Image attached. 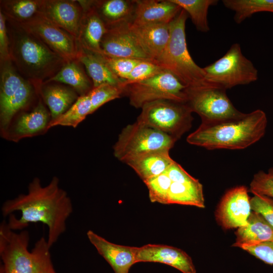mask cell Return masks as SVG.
Returning <instances> with one entry per match:
<instances>
[{
	"label": "cell",
	"instance_id": "cell-10",
	"mask_svg": "<svg viewBox=\"0 0 273 273\" xmlns=\"http://www.w3.org/2000/svg\"><path fill=\"white\" fill-rule=\"evenodd\" d=\"M186 92V103L202 121L227 119L243 113L233 105L223 88L208 84L187 87Z\"/></svg>",
	"mask_w": 273,
	"mask_h": 273
},
{
	"label": "cell",
	"instance_id": "cell-36",
	"mask_svg": "<svg viewBox=\"0 0 273 273\" xmlns=\"http://www.w3.org/2000/svg\"><path fill=\"white\" fill-rule=\"evenodd\" d=\"M166 70L156 61L143 60L132 70L123 84L124 86L152 77Z\"/></svg>",
	"mask_w": 273,
	"mask_h": 273
},
{
	"label": "cell",
	"instance_id": "cell-21",
	"mask_svg": "<svg viewBox=\"0 0 273 273\" xmlns=\"http://www.w3.org/2000/svg\"><path fill=\"white\" fill-rule=\"evenodd\" d=\"M76 59L82 64L91 79L93 88L103 84H109L123 88V84L125 80L119 78L110 69L101 54L88 50L77 43Z\"/></svg>",
	"mask_w": 273,
	"mask_h": 273
},
{
	"label": "cell",
	"instance_id": "cell-14",
	"mask_svg": "<svg viewBox=\"0 0 273 273\" xmlns=\"http://www.w3.org/2000/svg\"><path fill=\"white\" fill-rule=\"evenodd\" d=\"M51 121L50 111L39 100L31 111L23 112L13 120L2 136L7 140L18 142L24 138L41 134L49 129Z\"/></svg>",
	"mask_w": 273,
	"mask_h": 273
},
{
	"label": "cell",
	"instance_id": "cell-24",
	"mask_svg": "<svg viewBox=\"0 0 273 273\" xmlns=\"http://www.w3.org/2000/svg\"><path fill=\"white\" fill-rule=\"evenodd\" d=\"M236 242L232 245L241 248L273 240V228L259 213L252 210L247 223L235 232Z\"/></svg>",
	"mask_w": 273,
	"mask_h": 273
},
{
	"label": "cell",
	"instance_id": "cell-29",
	"mask_svg": "<svg viewBox=\"0 0 273 273\" xmlns=\"http://www.w3.org/2000/svg\"><path fill=\"white\" fill-rule=\"evenodd\" d=\"M1 11L6 18L17 23L27 21L40 14L44 0H3Z\"/></svg>",
	"mask_w": 273,
	"mask_h": 273
},
{
	"label": "cell",
	"instance_id": "cell-31",
	"mask_svg": "<svg viewBox=\"0 0 273 273\" xmlns=\"http://www.w3.org/2000/svg\"><path fill=\"white\" fill-rule=\"evenodd\" d=\"M189 15L198 31L207 32L210 30L207 19L209 8L216 5L217 0H171Z\"/></svg>",
	"mask_w": 273,
	"mask_h": 273
},
{
	"label": "cell",
	"instance_id": "cell-9",
	"mask_svg": "<svg viewBox=\"0 0 273 273\" xmlns=\"http://www.w3.org/2000/svg\"><path fill=\"white\" fill-rule=\"evenodd\" d=\"M187 86L170 71L165 70L147 79L123 86V95L135 108L160 100L186 103Z\"/></svg>",
	"mask_w": 273,
	"mask_h": 273
},
{
	"label": "cell",
	"instance_id": "cell-13",
	"mask_svg": "<svg viewBox=\"0 0 273 273\" xmlns=\"http://www.w3.org/2000/svg\"><path fill=\"white\" fill-rule=\"evenodd\" d=\"M130 24L122 22L107 26V31L101 42L102 54L115 57L151 60L138 43L131 31Z\"/></svg>",
	"mask_w": 273,
	"mask_h": 273
},
{
	"label": "cell",
	"instance_id": "cell-43",
	"mask_svg": "<svg viewBox=\"0 0 273 273\" xmlns=\"http://www.w3.org/2000/svg\"><path fill=\"white\" fill-rule=\"evenodd\" d=\"M49 273H56L54 269H53L52 270H51V271H50Z\"/></svg>",
	"mask_w": 273,
	"mask_h": 273
},
{
	"label": "cell",
	"instance_id": "cell-40",
	"mask_svg": "<svg viewBox=\"0 0 273 273\" xmlns=\"http://www.w3.org/2000/svg\"><path fill=\"white\" fill-rule=\"evenodd\" d=\"M241 248L264 263L273 265V240Z\"/></svg>",
	"mask_w": 273,
	"mask_h": 273
},
{
	"label": "cell",
	"instance_id": "cell-38",
	"mask_svg": "<svg viewBox=\"0 0 273 273\" xmlns=\"http://www.w3.org/2000/svg\"><path fill=\"white\" fill-rule=\"evenodd\" d=\"M250 191L254 195L273 199V168L267 172L261 170L255 174L250 184Z\"/></svg>",
	"mask_w": 273,
	"mask_h": 273
},
{
	"label": "cell",
	"instance_id": "cell-7",
	"mask_svg": "<svg viewBox=\"0 0 273 273\" xmlns=\"http://www.w3.org/2000/svg\"><path fill=\"white\" fill-rule=\"evenodd\" d=\"M136 122L178 140L191 127L192 111L186 103L160 100L144 105Z\"/></svg>",
	"mask_w": 273,
	"mask_h": 273
},
{
	"label": "cell",
	"instance_id": "cell-32",
	"mask_svg": "<svg viewBox=\"0 0 273 273\" xmlns=\"http://www.w3.org/2000/svg\"><path fill=\"white\" fill-rule=\"evenodd\" d=\"M222 3L235 12L234 20L237 24L258 12L273 13V0H223Z\"/></svg>",
	"mask_w": 273,
	"mask_h": 273
},
{
	"label": "cell",
	"instance_id": "cell-5",
	"mask_svg": "<svg viewBox=\"0 0 273 273\" xmlns=\"http://www.w3.org/2000/svg\"><path fill=\"white\" fill-rule=\"evenodd\" d=\"M188 17L187 13L181 9L170 22L169 40L156 61L188 87L208 85L203 68L194 62L187 48L185 29Z\"/></svg>",
	"mask_w": 273,
	"mask_h": 273
},
{
	"label": "cell",
	"instance_id": "cell-19",
	"mask_svg": "<svg viewBox=\"0 0 273 273\" xmlns=\"http://www.w3.org/2000/svg\"><path fill=\"white\" fill-rule=\"evenodd\" d=\"M131 24H169L181 8L171 0H134Z\"/></svg>",
	"mask_w": 273,
	"mask_h": 273
},
{
	"label": "cell",
	"instance_id": "cell-11",
	"mask_svg": "<svg viewBox=\"0 0 273 273\" xmlns=\"http://www.w3.org/2000/svg\"><path fill=\"white\" fill-rule=\"evenodd\" d=\"M17 24L39 38L66 61L76 59L77 55L76 39L66 31L49 21L41 14H38L27 21Z\"/></svg>",
	"mask_w": 273,
	"mask_h": 273
},
{
	"label": "cell",
	"instance_id": "cell-2",
	"mask_svg": "<svg viewBox=\"0 0 273 273\" xmlns=\"http://www.w3.org/2000/svg\"><path fill=\"white\" fill-rule=\"evenodd\" d=\"M267 125L265 113L257 109L232 118L202 121L188 136L187 141L208 150L243 149L263 137Z\"/></svg>",
	"mask_w": 273,
	"mask_h": 273
},
{
	"label": "cell",
	"instance_id": "cell-42",
	"mask_svg": "<svg viewBox=\"0 0 273 273\" xmlns=\"http://www.w3.org/2000/svg\"><path fill=\"white\" fill-rule=\"evenodd\" d=\"M166 172L172 182L183 183L195 179L175 161L169 167Z\"/></svg>",
	"mask_w": 273,
	"mask_h": 273
},
{
	"label": "cell",
	"instance_id": "cell-23",
	"mask_svg": "<svg viewBox=\"0 0 273 273\" xmlns=\"http://www.w3.org/2000/svg\"><path fill=\"white\" fill-rule=\"evenodd\" d=\"M53 120L65 112L78 99L74 89L57 83H42L36 86Z\"/></svg>",
	"mask_w": 273,
	"mask_h": 273
},
{
	"label": "cell",
	"instance_id": "cell-18",
	"mask_svg": "<svg viewBox=\"0 0 273 273\" xmlns=\"http://www.w3.org/2000/svg\"><path fill=\"white\" fill-rule=\"evenodd\" d=\"M83 14L77 43L93 52L102 54L101 42L107 31V26L94 6V1H78Z\"/></svg>",
	"mask_w": 273,
	"mask_h": 273
},
{
	"label": "cell",
	"instance_id": "cell-6",
	"mask_svg": "<svg viewBox=\"0 0 273 273\" xmlns=\"http://www.w3.org/2000/svg\"><path fill=\"white\" fill-rule=\"evenodd\" d=\"M205 82L227 89L258 79V70L242 53L240 44H233L221 58L203 68Z\"/></svg>",
	"mask_w": 273,
	"mask_h": 273
},
{
	"label": "cell",
	"instance_id": "cell-8",
	"mask_svg": "<svg viewBox=\"0 0 273 273\" xmlns=\"http://www.w3.org/2000/svg\"><path fill=\"white\" fill-rule=\"evenodd\" d=\"M177 140L136 121L124 127L113 146L114 156L126 163L139 155L160 149L170 150Z\"/></svg>",
	"mask_w": 273,
	"mask_h": 273
},
{
	"label": "cell",
	"instance_id": "cell-37",
	"mask_svg": "<svg viewBox=\"0 0 273 273\" xmlns=\"http://www.w3.org/2000/svg\"><path fill=\"white\" fill-rule=\"evenodd\" d=\"M110 69L119 78L126 80L133 68L142 60L136 59L111 57L101 54Z\"/></svg>",
	"mask_w": 273,
	"mask_h": 273
},
{
	"label": "cell",
	"instance_id": "cell-17",
	"mask_svg": "<svg viewBox=\"0 0 273 273\" xmlns=\"http://www.w3.org/2000/svg\"><path fill=\"white\" fill-rule=\"evenodd\" d=\"M90 243L110 265L115 273H128L136 263L138 247L118 245L110 242L92 230L86 234Z\"/></svg>",
	"mask_w": 273,
	"mask_h": 273
},
{
	"label": "cell",
	"instance_id": "cell-28",
	"mask_svg": "<svg viewBox=\"0 0 273 273\" xmlns=\"http://www.w3.org/2000/svg\"><path fill=\"white\" fill-rule=\"evenodd\" d=\"M35 86L33 83L26 79L9 101L5 108L0 111L1 135L7 131L17 113L30 103L34 95Z\"/></svg>",
	"mask_w": 273,
	"mask_h": 273
},
{
	"label": "cell",
	"instance_id": "cell-4",
	"mask_svg": "<svg viewBox=\"0 0 273 273\" xmlns=\"http://www.w3.org/2000/svg\"><path fill=\"white\" fill-rule=\"evenodd\" d=\"M29 235L17 233L3 221L0 226V255L2 273H49L54 269L47 240L40 238L31 251L28 249Z\"/></svg>",
	"mask_w": 273,
	"mask_h": 273
},
{
	"label": "cell",
	"instance_id": "cell-41",
	"mask_svg": "<svg viewBox=\"0 0 273 273\" xmlns=\"http://www.w3.org/2000/svg\"><path fill=\"white\" fill-rule=\"evenodd\" d=\"M11 59L10 39L7 25V19L0 11V60L1 61Z\"/></svg>",
	"mask_w": 273,
	"mask_h": 273
},
{
	"label": "cell",
	"instance_id": "cell-15",
	"mask_svg": "<svg viewBox=\"0 0 273 273\" xmlns=\"http://www.w3.org/2000/svg\"><path fill=\"white\" fill-rule=\"evenodd\" d=\"M135 262L164 263L182 273H196L191 257L185 251L166 245L149 244L138 247Z\"/></svg>",
	"mask_w": 273,
	"mask_h": 273
},
{
	"label": "cell",
	"instance_id": "cell-20",
	"mask_svg": "<svg viewBox=\"0 0 273 273\" xmlns=\"http://www.w3.org/2000/svg\"><path fill=\"white\" fill-rule=\"evenodd\" d=\"M130 27L144 53L150 59L156 61L169 40V24L134 25L131 23Z\"/></svg>",
	"mask_w": 273,
	"mask_h": 273
},
{
	"label": "cell",
	"instance_id": "cell-26",
	"mask_svg": "<svg viewBox=\"0 0 273 273\" xmlns=\"http://www.w3.org/2000/svg\"><path fill=\"white\" fill-rule=\"evenodd\" d=\"M94 6L106 26L122 22L132 23L134 1H94Z\"/></svg>",
	"mask_w": 273,
	"mask_h": 273
},
{
	"label": "cell",
	"instance_id": "cell-16",
	"mask_svg": "<svg viewBox=\"0 0 273 273\" xmlns=\"http://www.w3.org/2000/svg\"><path fill=\"white\" fill-rule=\"evenodd\" d=\"M40 14L77 40L83 14L78 1L44 0Z\"/></svg>",
	"mask_w": 273,
	"mask_h": 273
},
{
	"label": "cell",
	"instance_id": "cell-34",
	"mask_svg": "<svg viewBox=\"0 0 273 273\" xmlns=\"http://www.w3.org/2000/svg\"><path fill=\"white\" fill-rule=\"evenodd\" d=\"M123 94V88L109 84L94 87L88 94L91 105V114L108 102L119 98Z\"/></svg>",
	"mask_w": 273,
	"mask_h": 273
},
{
	"label": "cell",
	"instance_id": "cell-27",
	"mask_svg": "<svg viewBox=\"0 0 273 273\" xmlns=\"http://www.w3.org/2000/svg\"><path fill=\"white\" fill-rule=\"evenodd\" d=\"M203 186L199 180L186 182H172L169 191L167 204H177L204 208Z\"/></svg>",
	"mask_w": 273,
	"mask_h": 273
},
{
	"label": "cell",
	"instance_id": "cell-12",
	"mask_svg": "<svg viewBox=\"0 0 273 273\" xmlns=\"http://www.w3.org/2000/svg\"><path fill=\"white\" fill-rule=\"evenodd\" d=\"M248 190L244 186L228 191L215 212L217 222L225 230L240 228L247 223L252 209Z\"/></svg>",
	"mask_w": 273,
	"mask_h": 273
},
{
	"label": "cell",
	"instance_id": "cell-22",
	"mask_svg": "<svg viewBox=\"0 0 273 273\" xmlns=\"http://www.w3.org/2000/svg\"><path fill=\"white\" fill-rule=\"evenodd\" d=\"M168 149L150 151L128 160L125 164L132 168L143 182L160 175L174 161Z\"/></svg>",
	"mask_w": 273,
	"mask_h": 273
},
{
	"label": "cell",
	"instance_id": "cell-1",
	"mask_svg": "<svg viewBox=\"0 0 273 273\" xmlns=\"http://www.w3.org/2000/svg\"><path fill=\"white\" fill-rule=\"evenodd\" d=\"M1 210L4 216L9 215L7 223L13 231L23 230L33 222L47 225V242L51 248L66 231L73 206L67 192L59 186L58 177H53L45 186L35 177L29 184L26 194L5 201Z\"/></svg>",
	"mask_w": 273,
	"mask_h": 273
},
{
	"label": "cell",
	"instance_id": "cell-33",
	"mask_svg": "<svg viewBox=\"0 0 273 273\" xmlns=\"http://www.w3.org/2000/svg\"><path fill=\"white\" fill-rule=\"evenodd\" d=\"M91 110L92 105L88 95L80 96L65 112L51 121L49 128L58 125L75 128L88 115L91 114Z\"/></svg>",
	"mask_w": 273,
	"mask_h": 273
},
{
	"label": "cell",
	"instance_id": "cell-25",
	"mask_svg": "<svg viewBox=\"0 0 273 273\" xmlns=\"http://www.w3.org/2000/svg\"><path fill=\"white\" fill-rule=\"evenodd\" d=\"M83 67L77 59L67 61L54 76L43 83H63L74 89L79 97L86 95L93 88V84Z\"/></svg>",
	"mask_w": 273,
	"mask_h": 273
},
{
	"label": "cell",
	"instance_id": "cell-39",
	"mask_svg": "<svg viewBox=\"0 0 273 273\" xmlns=\"http://www.w3.org/2000/svg\"><path fill=\"white\" fill-rule=\"evenodd\" d=\"M251 209L260 214L273 228V199L254 195L250 199Z\"/></svg>",
	"mask_w": 273,
	"mask_h": 273
},
{
	"label": "cell",
	"instance_id": "cell-30",
	"mask_svg": "<svg viewBox=\"0 0 273 273\" xmlns=\"http://www.w3.org/2000/svg\"><path fill=\"white\" fill-rule=\"evenodd\" d=\"M26 80L11 59L1 61L0 111Z\"/></svg>",
	"mask_w": 273,
	"mask_h": 273
},
{
	"label": "cell",
	"instance_id": "cell-3",
	"mask_svg": "<svg viewBox=\"0 0 273 273\" xmlns=\"http://www.w3.org/2000/svg\"><path fill=\"white\" fill-rule=\"evenodd\" d=\"M6 19L10 58L19 73L35 86L54 76L67 61L37 37Z\"/></svg>",
	"mask_w": 273,
	"mask_h": 273
},
{
	"label": "cell",
	"instance_id": "cell-35",
	"mask_svg": "<svg viewBox=\"0 0 273 273\" xmlns=\"http://www.w3.org/2000/svg\"><path fill=\"white\" fill-rule=\"evenodd\" d=\"M144 183L148 188L151 202L167 204L168 195L172 181L166 172Z\"/></svg>",
	"mask_w": 273,
	"mask_h": 273
}]
</instances>
